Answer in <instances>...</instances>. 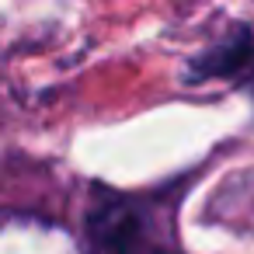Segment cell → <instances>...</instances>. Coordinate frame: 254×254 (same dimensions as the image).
<instances>
[{
    "mask_svg": "<svg viewBox=\"0 0 254 254\" xmlns=\"http://www.w3.org/2000/svg\"><path fill=\"white\" fill-rule=\"evenodd\" d=\"M254 66V32L247 25H233L230 35L202 49L188 63V84H205V80H226Z\"/></svg>",
    "mask_w": 254,
    "mask_h": 254,
    "instance_id": "6da1fadb",
    "label": "cell"
}]
</instances>
